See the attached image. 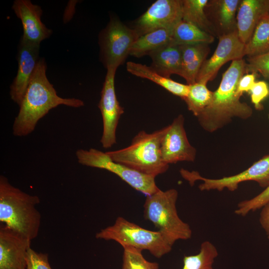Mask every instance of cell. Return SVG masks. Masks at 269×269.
I'll return each instance as SVG.
<instances>
[{
	"instance_id": "32",
	"label": "cell",
	"mask_w": 269,
	"mask_h": 269,
	"mask_svg": "<svg viewBox=\"0 0 269 269\" xmlns=\"http://www.w3.org/2000/svg\"><path fill=\"white\" fill-rule=\"evenodd\" d=\"M250 92L252 102L257 110L261 109V103L269 95L267 83L263 81L256 82Z\"/></svg>"
},
{
	"instance_id": "10",
	"label": "cell",
	"mask_w": 269,
	"mask_h": 269,
	"mask_svg": "<svg viewBox=\"0 0 269 269\" xmlns=\"http://www.w3.org/2000/svg\"><path fill=\"white\" fill-rule=\"evenodd\" d=\"M116 69H107L101 99L98 104L103 120V133L100 142L105 148L111 147L116 143V133L120 118L124 113V108L117 100L115 88Z\"/></svg>"
},
{
	"instance_id": "3",
	"label": "cell",
	"mask_w": 269,
	"mask_h": 269,
	"mask_svg": "<svg viewBox=\"0 0 269 269\" xmlns=\"http://www.w3.org/2000/svg\"><path fill=\"white\" fill-rule=\"evenodd\" d=\"M39 203L37 196L22 191L0 175L1 224L31 241L38 236L40 226L41 215L36 208Z\"/></svg>"
},
{
	"instance_id": "35",
	"label": "cell",
	"mask_w": 269,
	"mask_h": 269,
	"mask_svg": "<svg viewBox=\"0 0 269 269\" xmlns=\"http://www.w3.org/2000/svg\"></svg>"
},
{
	"instance_id": "7",
	"label": "cell",
	"mask_w": 269,
	"mask_h": 269,
	"mask_svg": "<svg viewBox=\"0 0 269 269\" xmlns=\"http://www.w3.org/2000/svg\"><path fill=\"white\" fill-rule=\"evenodd\" d=\"M76 156L80 164L111 172L146 196L160 189L155 183V177L139 172L123 164L115 162L106 152L95 148L88 150L80 149L76 151Z\"/></svg>"
},
{
	"instance_id": "9",
	"label": "cell",
	"mask_w": 269,
	"mask_h": 269,
	"mask_svg": "<svg viewBox=\"0 0 269 269\" xmlns=\"http://www.w3.org/2000/svg\"><path fill=\"white\" fill-rule=\"evenodd\" d=\"M182 177L191 185L198 180L202 181L198 188L201 191L216 190L219 191L227 189L230 191L237 189L239 184L247 181L257 182L260 186L267 187L269 185V155L254 163L246 170L230 176L219 179L202 177L198 172L181 169Z\"/></svg>"
},
{
	"instance_id": "21",
	"label": "cell",
	"mask_w": 269,
	"mask_h": 269,
	"mask_svg": "<svg viewBox=\"0 0 269 269\" xmlns=\"http://www.w3.org/2000/svg\"><path fill=\"white\" fill-rule=\"evenodd\" d=\"M173 29H159L139 37L131 47L129 55L137 58L149 55L172 41Z\"/></svg>"
},
{
	"instance_id": "29",
	"label": "cell",
	"mask_w": 269,
	"mask_h": 269,
	"mask_svg": "<svg viewBox=\"0 0 269 269\" xmlns=\"http://www.w3.org/2000/svg\"><path fill=\"white\" fill-rule=\"evenodd\" d=\"M269 202V185L261 193L250 199L240 202L235 213L239 216H245L250 212L262 208Z\"/></svg>"
},
{
	"instance_id": "18",
	"label": "cell",
	"mask_w": 269,
	"mask_h": 269,
	"mask_svg": "<svg viewBox=\"0 0 269 269\" xmlns=\"http://www.w3.org/2000/svg\"><path fill=\"white\" fill-rule=\"evenodd\" d=\"M150 67L163 77L170 78L172 74L180 76L182 68L181 45L172 41L149 54Z\"/></svg>"
},
{
	"instance_id": "27",
	"label": "cell",
	"mask_w": 269,
	"mask_h": 269,
	"mask_svg": "<svg viewBox=\"0 0 269 269\" xmlns=\"http://www.w3.org/2000/svg\"><path fill=\"white\" fill-rule=\"evenodd\" d=\"M217 3V16L219 23L227 33L235 29V16L236 10L241 2L240 0H220Z\"/></svg>"
},
{
	"instance_id": "11",
	"label": "cell",
	"mask_w": 269,
	"mask_h": 269,
	"mask_svg": "<svg viewBox=\"0 0 269 269\" xmlns=\"http://www.w3.org/2000/svg\"><path fill=\"white\" fill-rule=\"evenodd\" d=\"M183 0H157L136 21L139 37L163 28L173 29L182 19Z\"/></svg>"
},
{
	"instance_id": "13",
	"label": "cell",
	"mask_w": 269,
	"mask_h": 269,
	"mask_svg": "<svg viewBox=\"0 0 269 269\" xmlns=\"http://www.w3.org/2000/svg\"><path fill=\"white\" fill-rule=\"evenodd\" d=\"M184 123L183 115H179L170 125L163 128L160 151L163 161L168 165L195 159L196 150L188 139Z\"/></svg>"
},
{
	"instance_id": "26",
	"label": "cell",
	"mask_w": 269,
	"mask_h": 269,
	"mask_svg": "<svg viewBox=\"0 0 269 269\" xmlns=\"http://www.w3.org/2000/svg\"><path fill=\"white\" fill-rule=\"evenodd\" d=\"M187 96L183 99L188 109L196 117L209 104L213 92L206 87V84L196 82L189 85Z\"/></svg>"
},
{
	"instance_id": "25",
	"label": "cell",
	"mask_w": 269,
	"mask_h": 269,
	"mask_svg": "<svg viewBox=\"0 0 269 269\" xmlns=\"http://www.w3.org/2000/svg\"><path fill=\"white\" fill-rule=\"evenodd\" d=\"M218 256L215 245L209 241H204L198 254L184 256L182 269H213V265Z\"/></svg>"
},
{
	"instance_id": "2",
	"label": "cell",
	"mask_w": 269,
	"mask_h": 269,
	"mask_svg": "<svg viewBox=\"0 0 269 269\" xmlns=\"http://www.w3.org/2000/svg\"><path fill=\"white\" fill-rule=\"evenodd\" d=\"M246 64L243 58L232 61L223 73L219 87L213 92L209 104L197 117L206 131L214 132L231 122L234 118L247 119L252 115V109L241 101L242 95L237 90L240 79L246 73Z\"/></svg>"
},
{
	"instance_id": "16",
	"label": "cell",
	"mask_w": 269,
	"mask_h": 269,
	"mask_svg": "<svg viewBox=\"0 0 269 269\" xmlns=\"http://www.w3.org/2000/svg\"><path fill=\"white\" fill-rule=\"evenodd\" d=\"M12 9L21 20L22 37L26 40L40 44L52 34V30L47 28L41 20L43 11L39 5L32 3L29 0H15Z\"/></svg>"
},
{
	"instance_id": "33",
	"label": "cell",
	"mask_w": 269,
	"mask_h": 269,
	"mask_svg": "<svg viewBox=\"0 0 269 269\" xmlns=\"http://www.w3.org/2000/svg\"><path fill=\"white\" fill-rule=\"evenodd\" d=\"M256 76L254 73H249L244 75L240 80L238 85V92L243 94L244 92H249L255 83Z\"/></svg>"
},
{
	"instance_id": "22",
	"label": "cell",
	"mask_w": 269,
	"mask_h": 269,
	"mask_svg": "<svg viewBox=\"0 0 269 269\" xmlns=\"http://www.w3.org/2000/svg\"><path fill=\"white\" fill-rule=\"evenodd\" d=\"M214 40L213 35L182 19L173 29L172 41L180 45L198 43L210 44L213 42Z\"/></svg>"
},
{
	"instance_id": "8",
	"label": "cell",
	"mask_w": 269,
	"mask_h": 269,
	"mask_svg": "<svg viewBox=\"0 0 269 269\" xmlns=\"http://www.w3.org/2000/svg\"><path fill=\"white\" fill-rule=\"evenodd\" d=\"M138 37L134 28L117 18L111 17L99 34L100 58L106 69L117 70L125 62L131 47Z\"/></svg>"
},
{
	"instance_id": "31",
	"label": "cell",
	"mask_w": 269,
	"mask_h": 269,
	"mask_svg": "<svg viewBox=\"0 0 269 269\" xmlns=\"http://www.w3.org/2000/svg\"><path fill=\"white\" fill-rule=\"evenodd\" d=\"M26 269H52L48 254L37 253L30 247L26 255Z\"/></svg>"
},
{
	"instance_id": "34",
	"label": "cell",
	"mask_w": 269,
	"mask_h": 269,
	"mask_svg": "<svg viewBox=\"0 0 269 269\" xmlns=\"http://www.w3.org/2000/svg\"><path fill=\"white\" fill-rule=\"evenodd\" d=\"M259 221L269 239V202L262 207Z\"/></svg>"
},
{
	"instance_id": "5",
	"label": "cell",
	"mask_w": 269,
	"mask_h": 269,
	"mask_svg": "<svg viewBox=\"0 0 269 269\" xmlns=\"http://www.w3.org/2000/svg\"><path fill=\"white\" fill-rule=\"evenodd\" d=\"M178 191L175 189H159L146 196L143 205L144 217L151 222L171 246L178 240L191 239L192 231L189 225L179 217L176 202Z\"/></svg>"
},
{
	"instance_id": "12",
	"label": "cell",
	"mask_w": 269,
	"mask_h": 269,
	"mask_svg": "<svg viewBox=\"0 0 269 269\" xmlns=\"http://www.w3.org/2000/svg\"><path fill=\"white\" fill-rule=\"evenodd\" d=\"M245 44L239 39L237 29L220 35L216 50L212 56L204 62L196 82L207 84L213 80L225 63L242 59L245 56Z\"/></svg>"
},
{
	"instance_id": "24",
	"label": "cell",
	"mask_w": 269,
	"mask_h": 269,
	"mask_svg": "<svg viewBox=\"0 0 269 269\" xmlns=\"http://www.w3.org/2000/svg\"><path fill=\"white\" fill-rule=\"evenodd\" d=\"M269 52V13L264 16L245 44V56L253 57Z\"/></svg>"
},
{
	"instance_id": "19",
	"label": "cell",
	"mask_w": 269,
	"mask_h": 269,
	"mask_svg": "<svg viewBox=\"0 0 269 269\" xmlns=\"http://www.w3.org/2000/svg\"><path fill=\"white\" fill-rule=\"evenodd\" d=\"M182 68L180 76L187 85L196 83L198 72L209 52L208 44L198 43L181 45Z\"/></svg>"
},
{
	"instance_id": "20",
	"label": "cell",
	"mask_w": 269,
	"mask_h": 269,
	"mask_svg": "<svg viewBox=\"0 0 269 269\" xmlns=\"http://www.w3.org/2000/svg\"><path fill=\"white\" fill-rule=\"evenodd\" d=\"M126 68L132 75L148 79L183 100L187 96L189 85L179 83L170 78L163 77L150 66L130 61L127 63Z\"/></svg>"
},
{
	"instance_id": "28",
	"label": "cell",
	"mask_w": 269,
	"mask_h": 269,
	"mask_svg": "<svg viewBox=\"0 0 269 269\" xmlns=\"http://www.w3.org/2000/svg\"><path fill=\"white\" fill-rule=\"evenodd\" d=\"M122 269H159V264L146 260L142 251L132 247H124Z\"/></svg>"
},
{
	"instance_id": "4",
	"label": "cell",
	"mask_w": 269,
	"mask_h": 269,
	"mask_svg": "<svg viewBox=\"0 0 269 269\" xmlns=\"http://www.w3.org/2000/svg\"><path fill=\"white\" fill-rule=\"evenodd\" d=\"M163 132V128L150 134L141 131L129 146L106 152L113 161L155 177L165 172L169 167L163 161L160 151Z\"/></svg>"
},
{
	"instance_id": "17",
	"label": "cell",
	"mask_w": 269,
	"mask_h": 269,
	"mask_svg": "<svg viewBox=\"0 0 269 269\" xmlns=\"http://www.w3.org/2000/svg\"><path fill=\"white\" fill-rule=\"evenodd\" d=\"M269 13V0H241L237 15L236 29L239 39L246 44L261 18Z\"/></svg>"
},
{
	"instance_id": "15",
	"label": "cell",
	"mask_w": 269,
	"mask_h": 269,
	"mask_svg": "<svg viewBox=\"0 0 269 269\" xmlns=\"http://www.w3.org/2000/svg\"><path fill=\"white\" fill-rule=\"evenodd\" d=\"M30 240L2 224L0 227V269H26Z\"/></svg>"
},
{
	"instance_id": "6",
	"label": "cell",
	"mask_w": 269,
	"mask_h": 269,
	"mask_svg": "<svg viewBox=\"0 0 269 269\" xmlns=\"http://www.w3.org/2000/svg\"><path fill=\"white\" fill-rule=\"evenodd\" d=\"M96 238L115 241L122 247L146 250L157 258L169 253L172 248L159 231L145 229L122 217H118L113 225L98 232Z\"/></svg>"
},
{
	"instance_id": "23",
	"label": "cell",
	"mask_w": 269,
	"mask_h": 269,
	"mask_svg": "<svg viewBox=\"0 0 269 269\" xmlns=\"http://www.w3.org/2000/svg\"><path fill=\"white\" fill-rule=\"evenodd\" d=\"M208 3V0H183L182 20L213 35V26L204 10Z\"/></svg>"
},
{
	"instance_id": "1",
	"label": "cell",
	"mask_w": 269,
	"mask_h": 269,
	"mask_svg": "<svg viewBox=\"0 0 269 269\" xmlns=\"http://www.w3.org/2000/svg\"><path fill=\"white\" fill-rule=\"evenodd\" d=\"M45 59L40 58L13 122L12 134L15 136H24L31 134L38 122L59 105L73 108L84 105L79 99L59 97L47 79Z\"/></svg>"
},
{
	"instance_id": "14",
	"label": "cell",
	"mask_w": 269,
	"mask_h": 269,
	"mask_svg": "<svg viewBox=\"0 0 269 269\" xmlns=\"http://www.w3.org/2000/svg\"><path fill=\"white\" fill-rule=\"evenodd\" d=\"M40 44L30 42L22 36L17 50V72L10 86L11 99L20 106L40 59Z\"/></svg>"
},
{
	"instance_id": "30",
	"label": "cell",
	"mask_w": 269,
	"mask_h": 269,
	"mask_svg": "<svg viewBox=\"0 0 269 269\" xmlns=\"http://www.w3.org/2000/svg\"><path fill=\"white\" fill-rule=\"evenodd\" d=\"M246 73H260L265 78H269V52L248 57L246 64Z\"/></svg>"
}]
</instances>
